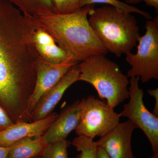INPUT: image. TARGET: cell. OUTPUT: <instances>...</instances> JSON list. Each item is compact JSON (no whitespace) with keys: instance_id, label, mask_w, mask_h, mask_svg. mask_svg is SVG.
I'll return each mask as SVG.
<instances>
[{"instance_id":"cell-1","label":"cell","mask_w":158,"mask_h":158,"mask_svg":"<svg viewBox=\"0 0 158 158\" xmlns=\"http://www.w3.org/2000/svg\"><path fill=\"white\" fill-rule=\"evenodd\" d=\"M36 18L0 0V103L14 123L31 122L27 110L39 58L33 40Z\"/></svg>"},{"instance_id":"cell-2","label":"cell","mask_w":158,"mask_h":158,"mask_svg":"<svg viewBox=\"0 0 158 158\" xmlns=\"http://www.w3.org/2000/svg\"><path fill=\"white\" fill-rule=\"evenodd\" d=\"M94 5H87L66 14L45 15L36 17L38 27L50 34L57 44L79 63L108 51L90 26L88 15Z\"/></svg>"},{"instance_id":"cell-3","label":"cell","mask_w":158,"mask_h":158,"mask_svg":"<svg viewBox=\"0 0 158 158\" xmlns=\"http://www.w3.org/2000/svg\"><path fill=\"white\" fill-rule=\"evenodd\" d=\"M89 23L108 52L119 57L131 52L140 37L136 18L110 6L92 8Z\"/></svg>"},{"instance_id":"cell-4","label":"cell","mask_w":158,"mask_h":158,"mask_svg":"<svg viewBox=\"0 0 158 158\" xmlns=\"http://www.w3.org/2000/svg\"><path fill=\"white\" fill-rule=\"evenodd\" d=\"M77 65L80 70L78 81L92 85L99 97L105 99L113 109L129 98L128 77L117 63L104 55L92 56Z\"/></svg>"},{"instance_id":"cell-5","label":"cell","mask_w":158,"mask_h":158,"mask_svg":"<svg viewBox=\"0 0 158 158\" xmlns=\"http://www.w3.org/2000/svg\"><path fill=\"white\" fill-rule=\"evenodd\" d=\"M145 23V34L140 36L135 54L128 53L126 61L131 68L128 77H138L141 83L158 79V16Z\"/></svg>"},{"instance_id":"cell-6","label":"cell","mask_w":158,"mask_h":158,"mask_svg":"<svg viewBox=\"0 0 158 158\" xmlns=\"http://www.w3.org/2000/svg\"><path fill=\"white\" fill-rule=\"evenodd\" d=\"M120 117L107 102L89 96L83 98L81 116L76 132L78 136L92 139L101 137L119 123Z\"/></svg>"},{"instance_id":"cell-7","label":"cell","mask_w":158,"mask_h":158,"mask_svg":"<svg viewBox=\"0 0 158 158\" xmlns=\"http://www.w3.org/2000/svg\"><path fill=\"white\" fill-rule=\"evenodd\" d=\"M140 78L131 77L129 102L123 106L119 113L120 117H125L132 122L146 136L150 143L153 154L158 153V117L150 113L143 102L144 91L139 88Z\"/></svg>"},{"instance_id":"cell-8","label":"cell","mask_w":158,"mask_h":158,"mask_svg":"<svg viewBox=\"0 0 158 158\" xmlns=\"http://www.w3.org/2000/svg\"><path fill=\"white\" fill-rule=\"evenodd\" d=\"M78 63L69 62L53 64L46 62L39 57L36 65L35 86L28 102V112L31 116L40 98L55 86L71 67Z\"/></svg>"},{"instance_id":"cell-9","label":"cell","mask_w":158,"mask_h":158,"mask_svg":"<svg viewBox=\"0 0 158 158\" xmlns=\"http://www.w3.org/2000/svg\"><path fill=\"white\" fill-rule=\"evenodd\" d=\"M137 126L130 120L119 123L114 128L96 141L110 158H135L131 146L132 136Z\"/></svg>"},{"instance_id":"cell-10","label":"cell","mask_w":158,"mask_h":158,"mask_svg":"<svg viewBox=\"0 0 158 158\" xmlns=\"http://www.w3.org/2000/svg\"><path fill=\"white\" fill-rule=\"evenodd\" d=\"M77 64L71 67L38 101L31 114L32 121L40 120L50 115L66 90L78 81L80 70Z\"/></svg>"},{"instance_id":"cell-11","label":"cell","mask_w":158,"mask_h":158,"mask_svg":"<svg viewBox=\"0 0 158 158\" xmlns=\"http://www.w3.org/2000/svg\"><path fill=\"white\" fill-rule=\"evenodd\" d=\"M57 116L52 113L37 121L14 123L0 131V147H9L24 138L43 135Z\"/></svg>"},{"instance_id":"cell-12","label":"cell","mask_w":158,"mask_h":158,"mask_svg":"<svg viewBox=\"0 0 158 158\" xmlns=\"http://www.w3.org/2000/svg\"><path fill=\"white\" fill-rule=\"evenodd\" d=\"M83 98L77 100L65 108L43 135L48 144L66 139L75 130L81 119Z\"/></svg>"},{"instance_id":"cell-13","label":"cell","mask_w":158,"mask_h":158,"mask_svg":"<svg viewBox=\"0 0 158 158\" xmlns=\"http://www.w3.org/2000/svg\"><path fill=\"white\" fill-rule=\"evenodd\" d=\"M33 40L39 57L46 62L53 64L73 62L70 55L57 44L50 34L38 26L34 31Z\"/></svg>"},{"instance_id":"cell-14","label":"cell","mask_w":158,"mask_h":158,"mask_svg":"<svg viewBox=\"0 0 158 158\" xmlns=\"http://www.w3.org/2000/svg\"><path fill=\"white\" fill-rule=\"evenodd\" d=\"M47 145L43 135L24 138L9 147V158H33L40 156Z\"/></svg>"},{"instance_id":"cell-15","label":"cell","mask_w":158,"mask_h":158,"mask_svg":"<svg viewBox=\"0 0 158 158\" xmlns=\"http://www.w3.org/2000/svg\"><path fill=\"white\" fill-rule=\"evenodd\" d=\"M23 14L37 17L54 13L52 0H9Z\"/></svg>"},{"instance_id":"cell-16","label":"cell","mask_w":158,"mask_h":158,"mask_svg":"<svg viewBox=\"0 0 158 158\" xmlns=\"http://www.w3.org/2000/svg\"><path fill=\"white\" fill-rule=\"evenodd\" d=\"M95 4H107L108 6H113L119 11L129 13H136L141 15L148 20L153 18L148 12L118 0H81L80 7V8H82L87 5H94Z\"/></svg>"},{"instance_id":"cell-17","label":"cell","mask_w":158,"mask_h":158,"mask_svg":"<svg viewBox=\"0 0 158 158\" xmlns=\"http://www.w3.org/2000/svg\"><path fill=\"white\" fill-rule=\"evenodd\" d=\"M71 144L80 152L76 158H98V147L93 139L78 136L74 138Z\"/></svg>"},{"instance_id":"cell-18","label":"cell","mask_w":158,"mask_h":158,"mask_svg":"<svg viewBox=\"0 0 158 158\" xmlns=\"http://www.w3.org/2000/svg\"><path fill=\"white\" fill-rule=\"evenodd\" d=\"M71 143L64 139L48 144L41 156L42 158H68V148Z\"/></svg>"},{"instance_id":"cell-19","label":"cell","mask_w":158,"mask_h":158,"mask_svg":"<svg viewBox=\"0 0 158 158\" xmlns=\"http://www.w3.org/2000/svg\"><path fill=\"white\" fill-rule=\"evenodd\" d=\"M81 0H52L53 12L56 14L71 13L80 9Z\"/></svg>"},{"instance_id":"cell-20","label":"cell","mask_w":158,"mask_h":158,"mask_svg":"<svg viewBox=\"0 0 158 158\" xmlns=\"http://www.w3.org/2000/svg\"><path fill=\"white\" fill-rule=\"evenodd\" d=\"M9 113L0 103V131L14 124Z\"/></svg>"},{"instance_id":"cell-21","label":"cell","mask_w":158,"mask_h":158,"mask_svg":"<svg viewBox=\"0 0 158 158\" xmlns=\"http://www.w3.org/2000/svg\"><path fill=\"white\" fill-rule=\"evenodd\" d=\"M125 3L129 4H136L140 3L141 2H144L148 6L154 7L155 9L156 12L158 13V0H125Z\"/></svg>"},{"instance_id":"cell-22","label":"cell","mask_w":158,"mask_h":158,"mask_svg":"<svg viewBox=\"0 0 158 158\" xmlns=\"http://www.w3.org/2000/svg\"><path fill=\"white\" fill-rule=\"evenodd\" d=\"M148 93L151 96L153 97L155 99V105L153 110L152 113L156 116H158V88L155 89H149L148 90Z\"/></svg>"},{"instance_id":"cell-23","label":"cell","mask_w":158,"mask_h":158,"mask_svg":"<svg viewBox=\"0 0 158 158\" xmlns=\"http://www.w3.org/2000/svg\"><path fill=\"white\" fill-rule=\"evenodd\" d=\"M9 147H0V158H9Z\"/></svg>"},{"instance_id":"cell-24","label":"cell","mask_w":158,"mask_h":158,"mask_svg":"<svg viewBox=\"0 0 158 158\" xmlns=\"http://www.w3.org/2000/svg\"><path fill=\"white\" fill-rule=\"evenodd\" d=\"M98 158H110L101 147L98 148Z\"/></svg>"},{"instance_id":"cell-25","label":"cell","mask_w":158,"mask_h":158,"mask_svg":"<svg viewBox=\"0 0 158 158\" xmlns=\"http://www.w3.org/2000/svg\"><path fill=\"white\" fill-rule=\"evenodd\" d=\"M149 158H158V153H157L153 154V155L152 156Z\"/></svg>"},{"instance_id":"cell-26","label":"cell","mask_w":158,"mask_h":158,"mask_svg":"<svg viewBox=\"0 0 158 158\" xmlns=\"http://www.w3.org/2000/svg\"><path fill=\"white\" fill-rule=\"evenodd\" d=\"M42 158V157H41V156H40L36 157H34V158Z\"/></svg>"}]
</instances>
